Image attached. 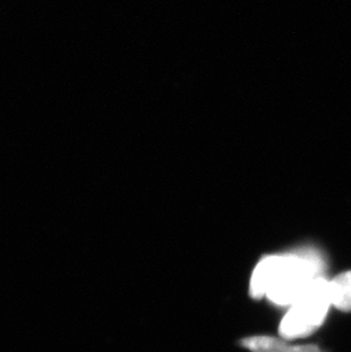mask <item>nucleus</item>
<instances>
[{"label": "nucleus", "mask_w": 351, "mask_h": 352, "mask_svg": "<svg viewBox=\"0 0 351 352\" xmlns=\"http://www.w3.org/2000/svg\"><path fill=\"white\" fill-rule=\"evenodd\" d=\"M325 263L315 249H301L262 258L250 279V296L291 307L316 279L324 276Z\"/></svg>", "instance_id": "nucleus-1"}, {"label": "nucleus", "mask_w": 351, "mask_h": 352, "mask_svg": "<svg viewBox=\"0 0 351 352\" xmlns=\"http://www.w3.org/2000/svg\"><path fill=\"white\" fill-rule=\"evenodd\" d=\"M330 307L328 280L323 276L290 307L279 324V336L285 340L310 336L324 322Z\"/></svg>", "instance_id": "nucleus-2"}, {"label": "nucleus", "mask_w": 351, "mask_h": 352, "mask_svg": "<svg viewBox=\"0 0 351 352\" xmlns=\"http://www.w3.org/2000/svg\"><path fill=\"white\" fill-rule=\"evenodd\" d=\"M243 348L251 352H324L312 344H293L288 340L273 336H257L241 341Z\"/></svg>", "instance_id": "nucleus-3"}, {"label": "nucleus", "mask_w": 351, "mask_h": 352, "mask_svg": "<svg viewBox=\"0 0 351 352\" xmlns=\"http://www.w3.org/2000/svg\"><path fill=\"white\" fill-rule=\"evenodd\" d=\"M331 306L345 313L351 311V270L328 280Z\"/></svg>", "instance_id": "nucleus-4"}]
</instances>
